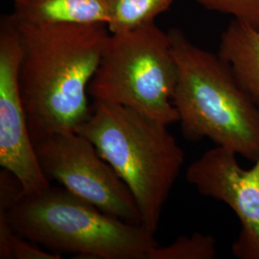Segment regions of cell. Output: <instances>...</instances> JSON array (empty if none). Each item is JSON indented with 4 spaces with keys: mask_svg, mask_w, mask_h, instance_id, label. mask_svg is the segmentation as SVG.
Segmentation results:
<instances>
[{
    "mask_svg": "<svg viewBox=\"0 0 259 259\" xmlns=\"http://www.w3.org/2000/svg\"><path fill=\"white\" fill-rule=\"evenodd\" d=\"M218 55L231 66L242 88L259 106V30L232 20L220 37Z\"/></svg>",
    "mask_w": 259,
    "mask_h": 259,
    "instance_id": "30bf717a",
    "label": "cell"
},
{
    "mask_svg": "<svg viewBox=\"0 0 259 259\" xmlns=\"http://www.w3.org/2000/svg\"><path fill=\"white\" fill-rule=\"evenodd\" d=\"M215 255V238L195 232L191 236H180L166 247L154 248L149 252L148 259H212Z\"/></svg>",
    "mask_w": 259,
    "mask_h": 259,
    "instance_id": "7c38bea8",
    "label": "cell"
},
{
    "mask_svg": "<svg viewBox=\"0 0 259 259\" xmlns=\"http://www.w3.org/2000/svg\"><path fill=\"white\" fill-rule=\"evenodd\" d=\"M52 252L19 235L10 227L7 213L0 210V259H60Z\"/></svg>",
    "mask_w": 259,
    "mask_h": 259,
    "instance_id": "4fadbf2b",
    "label": "cell"
},
{
    "mask_svg": "<svg viewBox=\"0 0 259 259\" xmlns=\"http://www.w3.org/2000/svg\"><path fill=\"white\" fill-rule=\"evenodd\" d=\"M22 48L14 14L0 19V165L18 178L24 194L50 185L42 171L28 124L19 87Z\"/></svg>",
    "mask_w": 259,
    "mask_h": 259,
    "instance_id": "52a82bcc",
    "label": "cell"
},
{
    "mask_svg": "<svg viewBox=\"0 0 259 259\" xmlns=\"http://www.w3.org/2000/svg\"><path fill=\"white\" fill-rule=\"evenodd\" d=\"M177 82L169 34L154 22L111 34L88 93L93 101L128 107L169 126L179 121L172 103Z\"/></svg>",
    "mask_w": 259,
    "mask_h": 259,
    "instance_id": "5b68a950",
    "label": "cell"
},
{
    "mask_svg": "<svg viewBox=\"0 0 259 259\" xmlns=\"http://www.w3.org/2000/svg\"><path fill=\"white\" fill-rule=\"evenodd\" d=\"M49 181L123 221L142 225L128 186L91 140L77 132L54 134L34 142Z\"/></svg>",
    "mask_w": 259,
    "mask_h": 259,
    "instance_id": "8992f818",
    "label": "cell"
},
{
    "mask_svg": "<svg viewBox=\"0 0 259 259\" xmlns=\"http://www.w3.org/2000/svg\"><path fill=\"white\" fill-rule=\"evenodd\" d=\"M206 9L231 15L259 30V0H196Z\"/></svg>",
    "mask_w": 259,
    "mask_h": 259,
    "instance_id": "5bb4252c",
    "label": "cell"
},
{
    "mask_svg": "<svg viewBox=\"0 0 259 259\" xmlns=\"http://www.w3.org/2000/svg\"><path fill=\"white\" fill-rule=\"evenodd\" d=\"M76 132L93 142L128 186L142 226L155 234L185 162L168 126L128 107L93 101L91 116Z\"/></svg>",
    "mask_w": 259,
    "mask_h": 259,
    "instance_id": "3957f363",
    "label": "cell"
},
{
    "mask_svg": "<svg viewBox=\"0 0 259 259\" xmlns=\"http://www.w3.org/2000/svg\"><path fill=\"white\" fill-rule=\"evenodd\" d=\"M178 66L172 99L188 141L211 140L251 162L259 158V106L218 54L197 47L185 33L168 31Z\"/></svg>",
    "mask_w": 259,
    "mask_h": 259,
    "instance_id": "7a4b0ae2",
    "label": "cell"
},
{
    "mask_svg": "<svg viewBox=\"0 0 259 259\" xmlns=\"http://www.w3.org/2000/svg\"><path fill=\"white\" fill-rule=\"evenodd\" d=\"M19 87L33 141L76 132L92 114L88 89L111 36L108 26L19 21Z\"/></svg>",
    "mask_w": 259,
    "mask_h": 259,
    "instance_id": "6da1fadb",
    "label": "cell"
},
{
    "mask_svg": "<svg viewBox=\"0 0 259 259\" xmlns=\"http://www.w3.org/2000/svg\"><path fill=\"white\" fill-rule=\"evenodd\" d=\"M236 156L216 146L188 166L185 178L201 194L228 204L237 215L241 231L232 245L234 256L259 259V158L245 169Z\"/></svg>",
    "mask_w": 259,
    "mask_h": 259,
    "instance_id": "ba28073f",
    "label": "cell"
},
{
    "mask_svg": "<svg viewBox=\"0 0 259 259\" xmlns=\"http://www.w3.org/2000/svg\"><path fill=\"white\" fill-rule=\"evenodd\" d=\"M6 213L11 229L20 236L76 258L148 259L159 246L142 225L107 214L61 185L22 195Z\"/></svg>",
    "mask_w": 259,
    "mask_h": 259,
    "instance_id": "277c9868",
    "label": "cell"
},
{
    "mask_svg": "<svg viewBox=\"0 0 259 259\" xmlns=\"http://www.w3.org/2000/svg\"><path fill=\"white\" fill-rule=\"evenodd\" d=\"M14 16L30 25L108 24L107 0H13Z\"/></svg>",
    "mask_w": 259,
    "mask_h": 259,
    "instance_id": "9c48e42d",
    "label": "cell"
},
{
    "mask_svg": "<svg viewBox=\"0 0 259 259\" xmlns=\"http://www.w3.org/2000/svg\"><path fill=\"white\" fill-rule=\"evenodd\" d=\"M175 0H107L111 34H120L155 22Z\"/></svg>",
    "mask_w": 259,
    "mask_h": 259,
    "instance_id": "8fae6325",
    "label": "cell"
}]
</instances>
